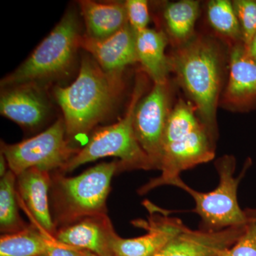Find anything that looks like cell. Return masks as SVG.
I'll return each mask as SVG.
<instances>
[{
	"label": "cell",
	"instance_id": "cell-15",
	"mask_svg": "<svg viewBox=\"0 0 256 256\" xmlns=\"http://www.w3.org/2000/svg\"><path fill=\"white\" fill-rule=\"evenodd\" d=\"M48 111V101L38 86L22 84L6 88L2 92V116L23 127H36L44 120Z\"/></svg>",
	"mask_w": 256,
	"mask_h": 256
},
{
	"label": "cell",
	"instance_id": "cell-23",
	"mask_svg": "<svg viewBox=\"0 0 256 256\" xmlns=\"http://www.w3.org/2000/svg\"><path fill=\"white\" fill-rule=\"evenodd\" d=\"M246 227L232 246L224 249L217 256H256V208L246 210Z\"/></svg>",
	"mask_w": 256,
	"mask_h": 256
},
{
	"label": "cell",
	"instance_id": "cell-13",
	"mask_svg": "<svg viewBox=\"0 0 256 256\" xmlns=\"http://www.w3.org/2000/svg\"><path fill=\"white\" fill-rule=\"evenodd\" d=\"M246 225L214 232L194 230L186 226L154 256H217L235 244Z\"/></svg>",
	"mask_w": 256,
	"mask_h": 256
},
{
	"label": "cell",
	"instance_id": "cell-1",
	"mask_svg": "<svg viewBox=\"0 0 256 256\" xmlns=\"http://www.w3.org/2000/svg\"><path fill=\"white\" fill-rule=\"evenodd\" d=\"M172 72L194 106L212 142L218 138L216 112L223 74V56L212 38L194 36L169 56Z\"/></svg>",
	"mask_w": 256,
	"mask_h": 256
},
{
	"label": "cell",
	"instance_id": "cell-17",
	"mask_svg": "<svg viewBox=\"0 0 256 256\" xmlns=\"http://www.w3.org/2000/svg\"><path fill=\"white\" fill-rule=\"evenodd\" d=\"M86 35L96 40L112 36L128 24L124 2H98L92 0L79 1Z\"/></svg>",
	"mask_w": 256,
	"mask_h": 256
},
{
	"label": "cell",
	"instance_id": "cell-3",
	"mask_svg": "<svg viewBox=\"0 0 256 256\" xmlns=\"http://www.w3.org/2000/svg\"><path fill=\"white\" fill-rule=\"evenodd\" d=\"M215 144L198 118L192 102L180 99L172 109L162 142V174L139 190L144 194L166 182L180 178L185 170L214 158Z\"/></svg>",
	"mask_w": 256,
	"mask_h": 256
},
{
	"label": "cell",
	"instance_id": "cell-21",
	"mask_svg": "<svg viewBox=\"0 0 256 256\" xmlns=\"http://www.w3.org/2000/svg\"><path fill=\"white\" fill-rule=\"evenodd\" d=\"M208 22L214 31L230 44L242 42V31L233 3L228 0H212L206 6Z\"/></svg>",
	"mask_w": 256,
	"mask_h": 256
},
{
	"label": "cell",
	"instance_id": "cell-16",
	"mask_svg": "<svg viewBox=\"0 0 256 256\" xmlns=\"http://www.w3.org/2000/svg\"><path fill=\"white\" fill-rule=\"evenodd\" d=\"M16 178L18 194L32 220L42 233L53 236L55 224L52 220L48 204L50 172L32 168Z\"/></svg>",
	"mask_w": 256,
	"mask_h": 256
},
{
	"label": "cell",
	"instance_id": "cell-28",
	"mask_svg": "<svg viewBox=\"0 0 256 256\" xmlns=\"http://www.w3.org/2000/svg\"><path fill=\"white\" fill-rule=\"evenodd\" d=\"M0 165H1V166H0V171H1V176H3L5 174H6V172L5 169H6V159H5L4 156H3L2 153H1V158H0Z\"/></svg>",
	"mask_w": 256,
	"mask_h": 256
},
{
	"label": "cell",
	"instance_id": "cell-29",
	"mask_svg": "<svg viewBox=\"0 0 256 256\" xmlns=\"http://www.w3.org/2000/svg\"><path fill=\"white\" fill-rule=\"evenodd\" d=\"M87 256H98L95 255V254H92V252H89Z\"/></svg>",
	"mask_w": 256,
	"mask_h": 256
},
{
	"label": "cell",
	"instance_id": "cell-2",
	"mask_svg": "<svg viewBox=\"0 0 256 256\" xmlns=\"http://www.w3.org/2000/svg\"><path fill=\"white\" fill-rule=\"evenodd\" d=\"M122 75L109 74L90 56L82 60L76 79L54 90L64 114L67 138L85 136L110 114L124 90Z\"/></svg>",
	"mask_w": 256,
	"mask_h": 256
},
{
	"label": "cell",
	"instance_id": "cell-7",
	"mask_svg": "<svg viewBox=\"0 0 256 256\" xmlns=\"http://www.w3.org/2000/svg\"><path fill=\"white\" fill-rule=\"evenodd\" d=\"M119 161L104 162L74 178L58 176L55 202L60 223L69 224L87 217L106 214V201Z\"/></svg>",
	"mask_w": 256,
	"mask_h": 256
},
{
	"label": "cell",
	"instance_id": "cell-20",
	"mask_svg": "<svg viewBox=\"0 0 256 256\" xmlns=\"http://www.w3.org/2000/svg\"><path fill=\"white\" fill-rule=\"evenodd\" d=\"M50 237L32 228L6 234L0 239V256H41Z\"/></svg>",
	"mask_w": 256,
	"mask_h": 256
},
{
	"label": "cell",
	"instance_id": "cell-14",
	"mask_svg": "<svg viewBox=\"0 0 256 256\" xmlns=\"http://www.w3.org/2000/svg\"><path fill=\"white\" fill-rule=\"evenodd\" d=\"M117 235L107 215L87 217L64 226L54 238L98 256H114L111 244Z\"/></svg>",
	"mask_w": 256,
	"mask_h": 256
},
{
	"label": "cell",
	"instance_id": "cell-8",
	"mask_svg": "<svg viewBox=\"0 0 256 256\" xmlns=\"http://www.w3.org/2000/svg\"><path fill=\"white\" fill-rule=\"evenodd\" d=\"M70 146L63 118L58 119L48 129L34 137L14 144L2 143V152L16 176L35 168L50 172L63 170L78 153Z\"/></svg>",
	"mask_w": 256,
	"mask_h": 256
},
{
	"label": "cell",
	"instance_id": "cell-24",
	"mask_svg": "<svg viewBox=\"0 0 256 256\" xmlns=\"http://www.w3.org/2000/svg\"><path fill=\"white\" fill-rule=\"evenodd\" d=\"M238 18L242 43L247 46L256 33V0L232 1Z\"/></svg>",
	"mask_w": 256,
	"mask_h": 256
},
{
	"label": "cell",
	"instance_id": "cell-6",
	"mask_svg": "<svg viewBox=\"0 0 256 256\" xmlns=\"http://www.w3.org/2000/svg\"><path fill=\"white\" fill-rule=\"evenodd\" d=\"M250 164L252 161L248 159L242 173L238 178H234L236 166V158L232 156L218 158L214 165L220 176V182L214 190L207 193L197 192L190 188L180 176L166 182L164 185L182 188L193 197L196 206L192 212H196L201 217L200 230L220 232L247 224L246 212L239 206L237 191L240 180Z\"/></svg>",
	"mask_w": 256,
	"mask_h": 256
},
{
	"label": "cell",
	"instance_id": "cell-26",
	"mask_svg": "<svg viewBox=\"0 0 256 256\" xmlns=\"http://www.w3.org/2000/svg\"><path fill=\"white\" fill-rule=\"evenodd\" d=\"M89 252H90L62 244L58 242L54 237H50L48 238L46 248L41 256H87Z\"/></svg>",
	"mask_w": 256,
	"mask_h": 256
},
{
	"label": "cell",
	"instance_id": "cell-27",
	"mask_svg": "<svg viewBox=\"0 0 256 256\" xmlns=\"http://www.w3.org/2000/svg\"><path fill=\"white\" fill-rule=\"evenodd\" d=\"M246 48L248 54L256 60V33L252 37V41L247 46H245Z\"/></svg>",
	"mask_w": 256,
	"mask_h": 256
},
{
	"label": "cell",
	"instance_id": "cell-10",
	"mask_svg": "<svg viewBox=\"0 0 256 256\" xmlns=\"http://www.w3.org/2000/svg\"><path fill=\"white\" fill-rule=\"evenodd\" d=\"M220 105L233 111H248L256 106V60L242 42L230 45L228 82Z\"/></svg>",
	"mask_w": 256,
	"mask_h": 256
},
{
	"label": "cell",
	"instance_id": "cell-25",
	"mask_svg": "<svg viewBox=\"0 0 256 256\" xmlns=\"http://www.w3.org/2000/svg\"><path fill=\"white\" fill-rule=\"evenodd\" d=\"M128 24L134 33L148 28L150 22L149 6L146 0H128L124 2Z\"/></svg>",
	"mask_w": 256,
	"mask_h": 256
},
{
	"label": "cell",
	"instance_id": "cell-4",
	"mask_svg": "<svg viewBox=\"0 0 256 256\" xmlns=\"http://www.w3.org/2000/svg\"><path fill=\"white\" fill-rule=\"evenodd\" d=\"M146 78L139 75L124 118L116 124L96 130L86 146L72 158L63 171L70 172L78 166L101 158L119 159L121 170L153 169L150 160L138 142L134 130V116L138 102L146 90Z\"/></svg>",
	"mask_w": 256,
	"mask_h": 256
},
{
	"label": "cell",
	"instance_id": "cell-19",
	"mask_svg": "<svg viewBox=\"0 0 256 256\" xmlns=\"http://www.w3.org/2000/svg\"><path fill=\"white\" fill-rule=\"evenodd\" d=\"M200 2L181 0L168 3L163 11L166 36L175 48L185 44L194 36Z\"/></svg>",
	"mask_w": 256,
	"mask_h": 256
},
{
	"label": "cell",
	"instance_id": "cell-9",
	"mask_svg": "<svg viewBox=\"0 0 256 256\" xmlns=\"http://www.w3.org/2000/svg\"><path fill=\"white\" fill-rule=\"evenodd\" d=\"M169 82L154 84L150 92L138 102L134 112L136 138L154 170H160L163 134L172 109Z\"/></svg>",
	"mask_w": 256,
	"mask_h": 256
},
{
	"label": "cell",
	"instance_id": "cell-12",
	"mask_svg": "<svg viewBox=\"0 0 256 256\" xmlns=\"http://www.w3.org/2000/svg\"><path fill=\"white\" fill-rule=\"evenodd\" d=\"M79 45L107 73L122 75L126 67L138 62L136 33L129 24L104 40L82 35Z\"/></svg>",
	"mask_w": 256,
	"mask_h": 256
},
{
	"label": "cell",
	"instance_id": "cell-22",
	"mask_svg": "<svg viewBox=\"0 0 256 256\" xmlns=\"http://www.w3.org/2000/svg\"><path fill=\"white\" fill-rule=\"evenodd\" d=\"M16 178L9 170L0 182V227L2 232L15 233L25 228L18 213Z\"/></svg>",
	"mask_w": 256,
	"mask_h": 256
},
{
	"label": "cell",
	"instance_id": "cell-18",
	"mask_svg": "<svg viewBox=\"0 0 256 256\" xmlns=\"http://www.w3.org/2000/svg\"><path fill=\"white\" fill-rule=\"evenodd\" d=\"M168 43L169 38L164 32L148 28L136 33L138 62L154 84L169 80L171 66L169 56L165 53Z\"/></svg>",
	"mask_w": 256,
	"mask_h": 256
},
{
	"label": "cell",
	"instance_id": "cell-5",
	"mask_svg": "<svg viewBox=\"0 0 256 256\" xmlns=\"http://www.w3.org/2000/svg\"><path fill=\"white\" fill-rule=\"evenodd\" d=\"M80 36L76 14L72 10L67 12L32 54L1 80V87L38 86L66 74L80 48Z\"/></svg>",
	"mask_w": 256,
	"mask_h": 256
},
{
	"label": "cell",
	"instance_id": "cell-11",
	"mask_svg": "<svg viewBox=\"0 0 256 256\" xmlns=\"http://www.w3.org/2000/svg\"><path fill=\"white\" fill-rule=\"evenodd\" d=\"M148 208L149 220L138 224L148 233L134 238H122L117 234L111 244L114 256H154L186 227L180 218L158 214Z\"/></svg>",
	"mask_w": 256,
	"mask_h": 256
}]
</instances>
